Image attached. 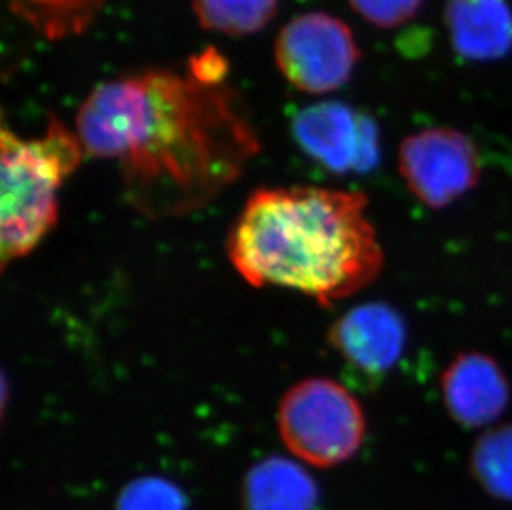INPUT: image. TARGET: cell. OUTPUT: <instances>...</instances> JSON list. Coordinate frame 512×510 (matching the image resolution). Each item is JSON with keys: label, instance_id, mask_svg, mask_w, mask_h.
<instances>
[{"label": "cell", "instance_id": "12", "mask_svg": "<svg viewBox=\"0 0 512 510\" xmlns=\"http://www.w3.org/2000/svg\"><path fill=\"white\" fill-rule=\"evenodd\" d=\"M19 19L49 40H65L87 32L105 0H7Z\"/></svg>", "mask_w": 512, "mask_h": 510}, {"label": "cell", "instance_id": "7", "mask_svg": "<svg viewBox=\"0 0 512 510\" xmlns=\"http://www.w3.org/2000/svg\"><path fill=\"white\" fill-rule=\"evenodd\" d=\"M292 133L310 158L332 173H367L380 161V135L372 116L340 102L305 106Z\"/></svg>", "mask_w": 512, "mask_h": 510}, {"label": "cell", "instance_id": "5", "mask_svg": "<svg viewBox=\"0 0 512 510\" xmlns=\"http://www.w3.org/2000/svg\"><path fill=\"white\" fill-rule=\"evenodd\" d=\"M358 57L352 30L324 12L295 17L277 37V67L292 87L310 95L342 88L352 77Z\"/></svg>", "mask_w": 512, "mask_h": 510}, {"label": "cell", "instance_id": "14", "mask_svg": "<svg viewBox=\"0 0 512 510\" xmlns=\"http://www.w3.org/2000/svg\"><path fill=\"white\" fill-rule=\"evenodd\" d=\"M471 472L488 494L512 501V424L479 439L471 454Z\"/></svg>", "mask_w": 512, "mask_h": 510}, {"label": "cell", "instance_id": "6", "mask_svg": "<svg viewBox=\"0 0 512 510\" xmlns=\"http://www.w3.org/2000/svg\"><path fill=\"white\" fill-rule=\"evenodd\" d=\"M398 166L411 193L433 209L455 203L481 176L478 148L453 128H428L408 136L401 143Z\"/></svg>", "mask_w": 512, "mask_h": 510}, {"label": "cell", "instance_id": "16", "mask_svg": "<svg viewBox=\"0 0 512 510\" xmlns=\"http://www.w3.org/2000/svg\"><path fill=\"white\" fill-rule=\"evenodd\" d=\"M350 4L368 22L392 29L408 22L420 9L421 0H350Z\"/></svg>", "mask_w": 512, "mask_h": 510}, {"label": "cell", "instance_id": "9", "mask_svg": "<svg viewBox=\"0 0 512 510\" xmlns=\"http://www.w3.org/2000/svg\"><path fill=\"white\" fill-rule=\"evenodd\" d=\"M441 390L451 416L466 428L493 423L511 400L508 378L484 353H459L441 376Z\"/></svg>", "mask_w": 512, "mask_h": 510}, {"label": "cell", "instance_id": "3", "mask_svg": "<svg viewBox=\"0 0 512 510\" xmlns=\"http://www.w3.org/2000/svg\"><path fill=\"white\" fill-rule=\"evenodd\" d=\"M2 145L0 260L2 269L24 259L58 221V189L82 163L77 133L50 116L42 138L24 140L7 126Z\"/></svg>", "mask_w": 512, "mask_h": 510}, {"label": "cell", "instance_id": "13", "mask_svg": "<svg viewBox=\"0 0 512 510\" xmlns=\"http://www.w3.org/2000/svg\"><path fill=\"white\" fill-rule=\"evenodd\" d=\"M193 9L204 29L242 37L271 24L277 0H193Z\"/></svg>", "mask_w": 512, "mask_h": 510}, {"label": "cell", "instance_id": "8", "mask_svg": "<svg viewBox=\"0 0 512 510\" xmlns=\"http://www.w3.org/2000/svg\"><path fill=\"white\" fill-rule=\"evenodd\" d=\"M329 342L353 370L368 380L380 378L400 360L406 327L395 308L363 304L330 327Z\"/></svg>", "mask_w": 512, "mask_h": 510}, {"label": "cell", "instance_id": "15", "mask_svg": "<svg viewBox=\"0 0 512 510\" xmlns=\"http://www.w3.org/2000/svg\"><path fill=\"white\" fill-rule=\"evenodd\" d=\"M116 510H186V499L173 482L141 477L121 491Z\"/></svg>", "mask_w": 512, "mask_h": 510}, {"label": "cell", "instance_id": "10", "mask_svg": "<svg viewBox=\"0 0 512 510\" xmlns=\"http://www.w3.org/2000/svg\"><path fill=\"white\" fill-rule=\"evenodd\" d=\"M446 24L456 52L488 62L512 50V9L508 0H450Z\"/></svg>", "mask_w": 512, "mask_h": 510}, {"label": "cell", "instance_id": "11", "mask_svg": "<svg viewBox=\"0 0 512 510\" xmlns=\"http://www.w3.org/2000/svg\"><path fill=\"white\" fill-rule=\"evenodd\" d=\"M317 504L314 479L290 459H264L244 479L246 510H315Z\"/></svg>", "mask_w": 512, "mask_h": 510}, {"label": "cell", "instance_id": "2", "mask_svg": "<svg viewBox=\"0 0 512 510\" xmlns=\"http://www.w3.org/2000/svg\"><path fill=\"white\" fill-rule=\"evenodd\" d=\"M362 193L261 188L228 234V257L252 287L295 290L329 307L377 279L383 252Z\"/></svg>", "mask_w": 512, "mask_h": 510}, {"label": "cell", "instance_id": "4", "mask_svg": "<svg viewBox=\"0 0 512 510\" xmlns=\"http://www.w3.org/2000/svg\"><path fill=\"white\" fill-rule=\"evenodd\" d=\"M277 428L285 448L300 461L332 467L358 453L367 421L345 386L329 378H307L282 396Z\"/></svg>", "mask_w": 512, "mask_h": 510}, {"label": "cell", "instance_id": "1", "mask_svg": "<svg viewBox=\"0 0 512 510\" xmlns=\"http://www.w3.org/2000/svg\"><path fill=\"white\" fill-rule=\"evenodd\" d=\"M75 125L85 153L118 166L126 201L148 219L208 206L261 151L228 83L206 85L165 68L98 85Z\"/></svg>", "mask_w": 512, "mask_h": 510}, {"label": "cell", "instance_id": "17", "mask_svg": "<svg viewBox=\"0 0 512 510\" xmlns=\"http://www.w3.org/2000/svg\"><path fill=\"white\" fill-rule=\"evenodd\" d=\"M188 75L206 85H223L228 77V62L216 49H206L188 63Z\"/></svg>", "mask_w": 512, "mask_h": 510}]
</instances>
